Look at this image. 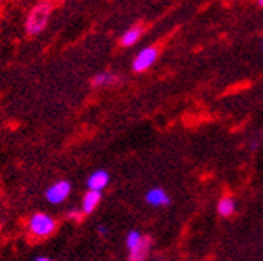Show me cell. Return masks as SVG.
<instances>
[{
  "mask_svg": "<svg viewBox=\"0 0 263 261\" xmlns=\"http://www.w3.org/2000/svg\"><path fill=\"white\" fill-rule=\"evenodd\" d=\"M85 215L82 213L81 208H71V210L66 213V219L68 221H74V223H79V221H82Z\"/></svg>",
  "mask_w": 263,
  "mask_h": 261,
  "instance_id": "obj_13",
  "label": "cell"
},
{
  "mask_svg": "<svg viewBox=\"0 0 263 261\" xmlns=\"http://www.w3.org/2000/svg\"><path fill=\"white\" fill-rule=\"evenodd\" d=\"M157 58H159V48L153 47V45L143 47L134 56V61H132V71L137 72V74L146 72L154 66Z\"/></svg>",
  "mask_w": 263,
  "mask_h": 261,
  "instance_id": "obj_3",
  "label": "cell"
},
{
  "mask_svg": "<svg viewBox=\"0 0 263 261\" xmlns=\"http://www.w3.org/2000/svg\"><path fill=\"white\" fill-rule=\"evenodd\" d=\"M4 4H5V0H0V7H2Z\"/></svg>",
  "mask_w": 263,
  "mask_h": 261,
  "instance_id": "obj_17",
  "label": "cell"
},
{
  "mask_svg": "<svg viewBox=\"0 0 263 261\" xmlns=\"http://www.w3.org/2000/svg\"><path fill=\"white\" fill-rule=\"evenodd\" d=\"M97 232L100 234V236H101V237H106L109 231H108V228H106V226H104V225H100V226L97 228Z\"/></svg>",
  "mask_w": 263,
  "mask_h": 261,
  "instance_id": "obj_14",
  "label": "cell"
},
{
  "mask_svg": "<svg viewBox=\"0 0 263 261\" xmlns=\"http://www.w3.org/2000/svg\"><path fill=\"white\" fill-rule=\"evenodd\" d=\"M257 5L258 7H263V0H257Z\"/></svg>",
  "mask_w": 263,
  "mask_h": 261,
  "instance_id": "obj_16",
  "label": "cell"
},
{
  "mask_svg": "<svg viewBox=\"0 0 263 261\" xmlns=\"http://www.w3.org/2000/svg\"><path fill=\"white\" fill-rule=\"evenodd\" d=\"M144 200L151 207H165L170 204V195L162 188H151L144 194Z\"/></svg>",
  "mask_w": 263,
  "mask_h": 261,
  "instance_id": "obj_9",
  "label": "cell"
},
{
  "mask_svg": "<svg viewBox=\"0 0 263 261\" xmlns=\"http://www.w3.org/2000/svg\"><path fill=\"white\" fill-rule=\"evenodd\" d=\"M151 239L144 236L143 240L135 247V249L128 250V258L127 261H146L148 256H149V252H151Z\"/></svg>",
  "mask_w": 263,
  "mask_h": 261,
  "instance_id": "obj_10",
  "label": "cell"
},
{
  "mask_svg": "<svg viewBox=\"0 0 263 261\" xmlns=\"http://www.w3.org/2000/svg\"><path fill=\"white\" fill-rule=\"evenodd\" d=\"M101 199H103V192L87 189V192L84 194V197H82V202H81L82 213L84 215H91V213H93L98 208V205L101 204Z\"/></svg>",
  "mask_w": 263,
  "mask_h": 261,
  "instance_id": "obj_6",
  "label": "cell"
},
{
  "mask_svg": "<svg viewBox=\"0 0 263 261\" xmlns=\"http://www.w3.org/2000/svg\"><path fill=\"white\" fill-rule=\"evenodd\" d=\"M72 185L68 179H58L45 189V199L51 205H61L69 199Z\"/></svg>",
  "mask_w": 263,
  "mask_h": 261,
  "instance_id": "obj_4",
  "label": "cell"
},
{
  "mask_svg": "<svg viewBox=\"0 0 263 261\" xmlns=\"http://www.w3.org/2000/svg\"><path fill=\"white\" fill-rule=\"evenodd\" d=\"M119 81H121V77L117 75L116 72L101 71V72L93 75V79H91V87H93V88H108V87L117 85V84H119Z\"/></svg>",
  "mask_w": 263,
  "mask_h": 261,
  "instance_id": "obj_8",
  "label": "cell"
},
{
  "mask_svg": "<svg viewBox=\"0 0 263 261\" xmlns=\"http://www.w3.org/2000/svg\"><path fill=\"white\" fill-rule=\"evenodd\" d=\"M144 34V28L140 24H135L132 26V28H128L127 31L122 32L121 38H119V44L124 47V48H130V47H135L140 41L141 37Z\"/></svg>",
  "mask_w": 263,
  "mask_h": 261,
  "instance_id": "obj_7",
  "label": "cell"
},
{
  "mask_svg": "<svg viewBox=\"0 0 263 261\" xmlns=\"http://www.w3.org/2000/svg\"><path fill=\"white\" fill-rule=\"evenodd\" d=\"M58 228V221L53 215L47 212H35L28 219V232L34 239H48L55 234Z\"/></svg>",
  "mask_w": 263,
  "mask_h": 261,
  "instance_id": "obj_2",
  "label": "cell"
},
{
  "mask_svg": "<svg viewBox=\"0 0 263 261\" xmlns=\"http://www.w3.org/2000/svg\"><path fill=\"white\" fill-rule=\"evenodd\" d=\"M34 261H55V259L50 256H45V255H41V256H35Z\"/></svg>",
  "mask_w": 263,
  "mask_h": 261,
  "instance_id": "obj_15",
  "label": "cell"
},
{
  "mask_svg": "<svg viewBox=\"0 0 263 261\" xmlns=\"http://www.w3.org/2000/svg\"><path fill=\"white\" fill-rule=\"evenodd\" d=\"M261 51H263V42H261Z\"/></svg>",
  "mask_w": 263,
  "mask_h": 261,
  "instance_id": "obj_18",
  "label": "cell"
},
{
  "mask_svg": "<svg viewBox=\"0 0 263 261\" xmlns=\"http://www.w3.org/2000/svg\"><path fill=\"white\" fill-rule=\"evenodd\" d=\"M53 15V2L51 0H39L35 2L24 18V31L29 37L41 35L47 28Z\"/></svg>",
  "mask_w": 263,
  "mask_h": 261,
  "instance_id": "obj_1",
  "label": "cell"
},
{
  "mask_svg": "<svg viewBox=\"0 0 263 261\" xmlns=\"http://www.w3.org/2000/svg\"><path fill=\"white\" fill-rule=\"evenodd\" d=\"M109 173L106 170H95L93 173H90V176L87 178V189L90 191H100L103 192L109 185Z\"/></svg>",
  "mask_w": 263,
  "mask_h": 261,
  "instance_id": "obj_5",
  "label": "cell"
},
{
  "mask_svg": "<svg viewBox=\"0 0 263 261\" xmlns=\"http://www.w3.org/2000/svg\"><path fill=\"white\" fill-rule=\"evenodd\" d=\"M217 210L220 216H231L236 210V204L231 197H221L218 205H217Z\"/></svg>",
  "mask_w": 263,
  "mask_h": 261,
  "instance_id": "obj_11",
  "label": "cell"
},
{
  "mask_svg": "<svg viewBox=\"0 0 263 261\" xmlns=\"http://www.w3.org/2000/svg\"><path fill=\"white\" fill-rule=\"evenodd\" d=\"M143 234L137 229H132L127 232V236H125V247H127V250H132V249H135V247L143 240Z\"/></svg>",
  "mask_w": 263,
  "mask_h": 261,
  "instance_id": "obj_12",
  "label": "cell"
}]
</instances>
